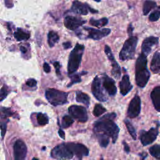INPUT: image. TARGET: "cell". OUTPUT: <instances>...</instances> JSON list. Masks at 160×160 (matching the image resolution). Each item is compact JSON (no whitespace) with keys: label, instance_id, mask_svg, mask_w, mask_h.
<instances>
[{"label":"cell","instance_id":"cell-43","mask_svg":"<svg viewBox=\"0 0 160 160\" xmlns=\"http://www.w3.org/2000/svg\"><path fill=\"white\" fill-rule=\"evenodd\" d=\"M122 144H123V146H124V151H125L126 152L128 153V152H129V151H130L129 146L128 145V144H127L125 141H123V142H122Z\"/></svg>","mask_w":160,"mask_h":160},{"label":"cell","instance_id":"cell-42","mask_svg":"<svg viewBox=\"0 0 160 160\" xmlns=\"http://www.w3.org/2000/svg\"><path fill=\"white\" fill-rule=\"evenodd\" d=\"M62 46H63L64 49H69V48H71V42L68 41V42H64L62 44Z\"/></svg>","mask_w":160,"mask_h":160},{"label":"cell","instance_id":"cell-6","mask_svg":"<svg viewBox=\"0 0 160 160\" xmlns=\"http://www.w3.org/2000/svg\"><path fill=\"white\" fill-rule=\"evenodd\" d=\"M73 155V153L66 144H61L56 146L52 149L51 153V156L57 159H71Z\"/></svg>","mask_w":160,"mask_h":160},{"label":"cell","instance_id":"cell-15","mask_svg":"<svg viewBox=\"0 0 160 160\" xmlns=\"http://www.w3.org/2000/svg\"><path fill=\"white\" fill-rule=\"evenodd\" d=\"M66 144L73 154H74L79 159H81L83 156H86L89 154L88 149L82 144L69 142Z\"/></svg>","mask_w":160,"mask_h":160},{"label":"cell","instance_id":"cell-36","mask_svg":"<svg viewBox=\"0 0 160 160\" xmlns=\"http://www.w3.org/2000/svg\"><path fill=\"white\" fill-rule=\"evenodd\" d=\"M8 94V89L6 85H4L0 89V101L4 100Z\"/></svg>","mask_w":160,"mask_h":160},{"label":"cell","instance_id":"cell-39","mask_svg":"<svg viewBox=\"0 0 160 160\" xmlns=\"http://www.w3.org/2000/svg\"><path fill=\"white\" fill-rule=\"evenodd\" d=\"M43 69H44V71L46 72H47V73H48V72H49L51 71V68H50L49 65L47 62H45V63L44 64V65H43Z\"/></svg>","mask_w":160,"mask_h":160},{"label":"cell","instance_id":"cell-46","mask_svg":"<svg viewBox=\"0 0 160 160\" xmlns=\"http://www.w3.org/2000/svg\"><path fill=\"white\" fill-rule=\"evenodd\" d=\"M32 160H39V159H37V158H34Z\"/></svg>","mask_w":160,"mask_h":160},{"label":"cell","instance_id":"cell-22","mask_svg":"<svg viewBox=\"0 0 160 160\" xmlns=\"http://www.w3.org/2000/svg\"><path fill=\"white\" fill-rule=\"evenodd\" d=\"M76 100L78 102L82 103L87 106H89L90 103V98L89 96L81 91H77L76 94Z\"/></svg>","mask_w":160,"mask_h":160},{"label":"cell","instance_id":"cell-35","mask_svg":"<svg viewBox=\"0 0 160 160\" xmlns=\"http://www.w3.org/2000/svg\"><path fill=\"white\" fill-rule=\"evenodd\" d=\"M12 115V112L9 109L2 108L0 109V117L2 118H4Z\"/></svg>","mask_w":160,"mask_h":160},{"label":"cell","instance_id":"cell-44","mask_svg":"<svg viewBox=\"0 0 160 160\" xmlns=\"http://www.w3.org/2000/svg\"><path fill=\"white\" fill-rule=\"evenodd\" d=\"M58 134H59V136H60L62 139H65V133H64V132L61 129H59V131H58Z\"/></svg>","mask_w":160,"mask_h":160},{"label":"cell","instance_id":"cell-11","mask_svg":"<svg viewBox=\"0 0 160 160\" xmlns=\"http://www.w3.org/2000/svg\"><path fill=\"white\" fill-rule=\"evenodd\" d=\"M71 11L74 13L79 14L81 15H86L90 11L92 13H96L98 11L91 8L89 4L86 3H82L80 1H74L71 7Z\"/></svg>","mask_w":160,"mask_h":160},{"label":"cell","instance_id":"cell-41","mask_svg":"<svg viewBox=\"0 0 160 160\" xmlns=\"http://www.w3.org/2000/svg\"><path fill=\"white\" fill-rule=\"evenodd\" d=\"M133 29H134V28H133L132 24H130L129 25L128 28V33L129 34V35L130 36L132 35V32H133Z\"/></svg>","mask_w":160,"mask_h":160},{"label":"cell","instance_id":"cell-37","mask_svg":"<svg viewBox=\"0 0 160 160\" xmlns=\"http://www.w3.org/2000/svg\"><path fill=\"white\" fill-rule=\"evenodd\" d=\"M26 85H28V86H30V87H34L36 86V81L34 79H30L29 80H28L26 82Z\"/></svg>","mask_w":160,"mask_h":160},{"label":"cell","instance_id":"cell-14","mask_svg":"<svg viewBox=\"0 0 160 160\" xmlns=\"http://www.w3.org/2000/svg\"><path fill=\"white\" fill-rule=\"evenodd\" d=\"M27 154V148L25 143L21 139L17 140L14 144V160H24Z\"/></svg>","mask_w":160,"mask_h":160},{"label":"cell","instance_id":"cell-25","mask_svg":"<svg viewBox=\"0 0 160 160\" xmlns=\"http://www.w3.org/2000/svg\"><path fill=\"white\" fill-rule=\"evenodd\" d=\"M156 6V3L154 1H146L144 2V5H143V14L144 15H147L149 11L152 9H154Z\"/></svg>","mask_w":160,"mask_h":160},{"label":"cell","instance_id":"cell-23","mask_svg":"<svg viewBox=\"0 0 160 160\" xmlns=\"http://www.w3.org/2000/svg\"><path fill=\"white\" fill-rule=\"evenodd\" d=\"M59 36L58 34L53 31H51L49 32L48 35V44L50 47H53L54 44L58 42L59 41Z\"/></svg>","mask_w":160,"mask_h":160},{"label":"cell","instance_id":"cell-20","mask_svg":"<svg viewBox=\"0 0 160 160\" xmlns=\"http://www.w3.org/2000/svg\"><path fill=\"white\" fill-rule=\"evenodd\" d=\"M150 68L154 74H160V52H156L152 58Z\"/></svg>","mask_w":160,"mask_h":160},{"label":"cell","instance_id":"cell-47","mask_svg":"<svg viewBox=\"0 0 160 160\" xmlns=\"http://www.w3.org/2000/svg\"><path fill=\"white\" fill-rule=\"evenodd\" d=\"M100 160H104V159H102V158H101V159H100Z\"/></svg>","mask_w":160,"mask_h":160},{"label":"cell","instance_id":"cell-3","mask_svg":"<svg viewBox=\"0 0 160 160\" xmlns=\"http://www.w3.org/2000/svg\"><path fill=\"white\" fill-rule=\"evenodd\" d=\"M84 50V46L83 44L77 43L71 52L69 57L68 64V72L69 75L76 72L81 64L82 54Z\"/></svg>","mask_w":160,"mask_h":160},{"label":"cell","instance_id":"cell-16","mask_svg":"<svg viewBox=\"0 0 160 160\" xmlns=\"http://www.w3.org/2000/svg\"><path fill=\"white\" fill-rule=\"evenodd\" d=\"M86 22V21L72 16H67L64 20L65 27L72 31H75Z\"/></svg>","mask_w":160,"mask_h":160},{"label":"cell","instance_id":"cell-31","mask_svg":"<svg viewBox=\"0 0 160 160\" xmlns=\"http://www.w3.org/2000/svg\"><path fill=\"white\" fill-rule=\"evenodd\" d=\"M74 122V120L72 118L68 115H65L62 119V126L64 128L69 127Z\"/></svg>","mask_w":160,"mask_h":160},{"label":"cell","instance_id":"cell-38","mask_svg":"<svg viewBox=\"0 0 160 160\" xmlns=\"http://www.w3.org/2000/svg\"><path fill=\"white\" fill-rule=\"evenodd\" d=\"M54 68L56 69V71L57 74L59 75L60 74V71H59V69H60V64H59V63L58 62H54Z\"/></svg>","mask_w":160,"mask_h":160},{"label":"cell","instance_id":"cell-4","mask_svg":"<svg viewBox=\"0 0 160 160\" xmlns=\"http://www.w3.org/2000/svg\"><path fill=\"white\" fill-rule=\"evenodd\" d=\"M138 41L136 36H130L125 41L119 53L120 60L126 61L134 58Z\"/></svg>","mask_w":160,"mask_h":160},{"label":"cell","instance_id":"cell-10","mask_svg":"<svg viewBox=\"0 0 160 160\" xmlns=\"http://www.w3.org/2000/svg\"><path fill=\"white\" fill-rule=\"evenodd\" d=\"M141 111V99L138 94H136L134 97L131 99L128 108L127 114L130 118H134L137 117Z\"/></svg>","mask_w":160,"mask_h":160},{"label":"cell","instance_id":"cell-18","mask_svg":"<svg viewBox=\"0 0 160 160\" xmlns=\"http://www.w3.org/2000/svg\"><path fill=\"white\" fill-rule=\"evenodd\" d=\"M102 86L110 96H114L117 92V88L114 81L104 74L102 77Z\"/></svg>","mask_w":160,"mask_h":160},{"label":"cell","instance_id":"cell-24","mask_svg":"<svg viewBox=\"0 0 160 160\" xmlns=\"http://www.w3.org/2000/svg\"><path fill=\"white\" fill-rule=\"evenodd\" d=\"M108 23V19L106 18H103L98 20H96L94 18H91L89 20V24L94 26L100 28L106 25Z\"/></svg>","mask_w":160,"mask_h":160},{"label":"cell","instance_id":"cell-26","mask_svg":"<svg viewBox=\"0 0 160 160\" xmlns=\"http://www.w3.org/2000/svg\"><path fill=\"white\" fill-rule=\"evenodd\" d=\"M14 38L18 41L27 40L29 38V34L27 32L22 31L21 29H18L14 32Z\"/></svg>","mask_w":160,"mask_h":160},{"label":"cell","instance_id":"cell-13","mask_svg":"<svg viewBox=\"0 0 160 160\" xmlns=\"http://www.w3.org/2000/svg\"><path fill=\"white\" fill-rule=\"evenodd\" d=\"M101 80L98 76H96L92 82L91 86V90L92 93L93 94L94 96L99 101H106L107 100V98L106 97L105 94L103 92L102 89L101 85Z\"/></svg>","mask_w":160,"mask_h":160},{"label":"cell","instance_id":"cell-5","mask_svg":"<svg viewBox=\"0 0 160 160\" xmlns=\"http://www.w3.org/2000/svg\"><path fill=\"white\" fill-rule=\"evenodd\" d=\"M46 98L53 106H58L68 102V93L55 89H48L46 91Z\"/></svg>","mask_w":160,"mask_h":160},{"label":"cell","instance_id":"cell-12","mask_svg":"<svg viewBox=\"0 0 160 160\" xmlns=\"http://www.w3.org/2000/svg\"><path fill=\"white\" fill-rule=\"evenodd\" d=\"M84 29L88 32L87 38L92 39L94 40H99L102 38L107 36L111 32V29L109 28H103L101 29H96L88 27H84Z\"/></svg>","mask_w":160,"mask_h":160},{"label":"cell","instance_id":"cell-28","mask_svg":"<svg viewBox=\"0 0 160 160\" xmlns=\"http://www.w3.org/2000/svg\"><path fill=\"white\" fill-rule=\"evenodd\" d=\"M124 123H125L126 128L129 131V133L130 134V135L131 136L132 139L134 140H136V130H135L134 128L133 127L132 124L128 119L124 120Z\"/></svg>","mask_w":160,"mask_h":160},{"label":"cell","instance_id":"cell-7","mask_svg":"<svg viewBox=\"0 0 160 160\" xmlns=\"http://www.w3.org/2000/svg\"><path fill=\"white\" fill-rule=\"evenodd\" d=\"M68 111L71 116L81 122H85L88 119L86 108L81 106L72 105L69 107Z\"/></svg>","mask_w":160,"mask_h":160},{"label":"cell","instance_id":"cell-2","mask_svg":"<svg viewBox=\"0 0 160 160\" xmlns=\"http://www.w3.org/2000/svg\"><path fill=\"white\" fill-rule=\"evenodd\" d=\"M135 75L136 84L140 88H144L149 81L150 73L147 67V57L142 53L139 54L136 60Z\"/></svg>","mask_w":160,"mask_h":160},{"label":"cell","instance_id":"cell-27","mask_svg":"<svg viewBox=\"0 0 160 160\" xmlns=\"http://www.w3.org/2000/svg\"><path fill=\"white\" fill-rule=\"evenodd\" d=\"M150 154L157 160H160V145L155 144L149 148Z\"/></svg>","mask_w":160,"mask_h":160},{"label":"cell","instance_id":"cell-45","mask_svg":"<svg viewBox=\"0 0 160 160\" xmlns=\"http://www.w3.org/2000/svg\"><path fill=\"white\" fill-rule=\"evenodd\" d=\"M20 50L22 53L26 52V49L24 46H20Z\"/></svg>","mask_w":160,"mask_h":160},{"label":"cell","instance_id":"cell-33","mask_svg":"<svg viewBox=\"0 0 160 160\" xmlns=\"http://www.w3.org/2000/svg\"><path fill=\"white\" fill-rule=\"evenodd\" d=\"M160 18V6L158 7L157 9L153 11L149 16V19L151 21H156Z\"/></svg>","mask_w":160,"mask_h":160},{"label":"cell","instance_id":"cell-30","mask_svg":"<svg viewBox=\"0 0 160 160\" xmlns=\"http://www.w3.org/2000/svg\"><path fill=\"white\" fill-rule=\"evenodd\" d=\"M96 136L100 146L102 148H106L109 144V138H108V136H106L104 135H100V134H98Z\"/></svg>","mask_w":160,"mask_h":160},{"label":"cell","instance_id":"cell-32","mask_svg":"<svg viewBox=\"0 0 160 160\" xmlns=\"http://www.w3.org/2000/svg\"><path fill=\"white\" fill-rule=\"evenodd\" d=\"M37 121L39 124L40 125H45L48 123L49 119L48 117L45 114L39 113L37 115Z\"/></svg>","mask_w":160,"mask_h":160},{"label":"cell","instance_id":"cell-9","mask_svg":"<svg viewBox=\"0 0 160 160\" xmlns=\"http://www.w3.org/2000/svg\"><path fill=\"white\" fill-rule=\"evenodd\" d=\"M104 52L107 55L108 58L109 59V61L111 62V66H112V71H111V74L112 75L116 78V79H119L121 74V68L118 63L116 62L113 54L111 52V48L108 45H106L104 47Z\"/></svg>","mask_w":160,"mask_h":160},{"label":"cell","instance_id":"cell-19","mask_svg":"<svg viewBox=\"0 0 160 160\" xmlns=\"http://www.w3.org/2000/svg\"><path fill=\"white\" fill-rule=\"evenodd\" d=\"M132 88V86L131 85L129 77L128 74H125L123 76L121 82H119V89L120 92L122 96H126Z\"/></svg>","mask_w":160,"mask_h":160},{"label":"cell","instance_id":"cell-40","mask_svg":"<svg viewBox=\"0 0 160 160\" xmlns=\"http://www.w3.org/2000/svg\"><path fill=\"white\" fill-rule=\"evenodd\" d=\"M0 128L1 129V135L2 137H3L6 132V124L0 123Z\"/></svg>","mask_w":160,"mask_h":160},{"label":"cell","instance_id":"cell-34","mask_svg":"<svg viewBox=\"0 0 160 160\" xmlns=\"http://www.w3.org/2000/svg\"><path fill=\"white\" fill-rule=\"evenodd\" d=\"M81 73L80 74H72V75H69V77L71 79V82L69 84V85L68 86V87L72 86V84H75V83H78L80 82L81 81Z\"/></svg>","mask_w":160,"mask_h":160},{"label":"cell","instance_id":"cell-1","mask_svg":"<svg viewBox=\"0 0 160 160\" xmlns=\"http://www.w3.org/2000/svg\"><path fill=\"white\" fill-rule=\"evenodd\" d=\"M116 114L114 112L104 115L94 124V132L96 135H104L111 138L112 142L115 143L119 134V129L114 122Z\"/></svg>","mask_w":160,"mask_h":160},{"label":"cell","instance_id":"cell-8","mask_svg":"<svg viewBox=\"0 0 160 160\" xmlns=\"http://www.w3.org/2000/svg\"><path fill=\"white\" fill-rule=\"evenodd\" d=\"M158 128H152L148 131L144 130L140 132V140L144 146L148 145L154 142L158 135Z\"/></svg>","mask_w":160,"mask_h":160},{"label":"cell","instance_id":"cell-29","mask_svg":"<svg viewBox=\"0 0 160 160\" xmlns=\"http://www.w3.org/2000/svg\"><path fill=\"white\" fill-rule=\"evenodd\" d=\"M106 111V109L104 108L101 104H96L94 108L93 114L96 116H99Z\"/></svg>","mask_w":160,"mask_h":160},{"label":"cell","instance_id":"cell-17","mask_svg":"<svg viewBox=\"0 0 160 160\" xmlns=\"http://www.w3.org/2000/svg\"><path fill=\"white\" fill-rule=\"evenodd\" d=\"M159 42V39L158 37L155 36H149L144 39L142 43L141 49L142 53L147 56L151 52L152 48L154 46H156Z\"/></svg>","mask_w":160,"mask_h":160},{"label":"cell","instance_id":"cell-21","mask_svg":"<svg viewBox=\"0 0 160 160\" xmlns=\"http://www.w3.org/2000/svg\"><path fill=\"white\" fill-rule=\"evenodd\" d=\"M151 98L154 108L160 112V86L156 87L151 92Z\"/></svg>","mask_w":160,"mask_h":160}]
</instances>
